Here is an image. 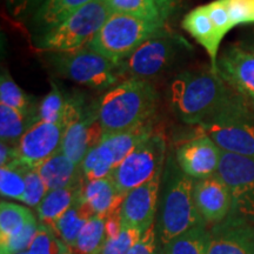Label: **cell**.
<instances>
[{"label":"cell","mask_w":254,"mask_h":254,"mask_svg":"<svg viewBox=\"0 0 254 254\" xmlns=\"http://www.w3.org/2000/svg\"><path fill=\"white\" fill-rule=\"evenodd\" d=\"M168 101L178 118L195 126L254 112L253 104L212 68L177 74L168 88Z\"/></svg>","instance_id":"cell-1"},{"label":"cell","mask_w":254,"mask_h":254,"mask_svg":"<svg viewBox=\"0 0 254 254\" xmlns=\"http://www.w3.org/2000/svg\"><path fill=\"white\" fill-rule=\"evenodd\" d=\"M158 105V93L147 80L127 79L109 88L98 104L104 134L132 129L150 123Z\"/></svg>","instance_id":"cell-2"},{"label":"cell","mask_w":254,"mask_h":254,"mask_svg":"<svg viewBox=\"0 0 254 254\" xmlns=\"http://www.w3.org/2000/svg\"><path fill=\"white\" fill-rule=\"evenodd\" d=\"M163 174L158 232L165 246L184 232L204 224V220L194 202L195 180L183 172L172 155L168 158Z\"/></svg>","instance_id":"cell-3"},{"label":"cell","mask_w":254,"mask_h":254,"mask_svg":"<svg viewBox=\"0 0 254 254\" xmlns=\"http://www.w3.org/2000/svg\"><path fill=\"white\" fill-rule=\"evenodd\" d=\"M186 47L190 49L182 36L164 27L118 64L120 81L127 79L148 81L159 77L172 67L177 59L185 53Z\"/></svg>","instance_id":"cell-4"},{"label":"cell","mask_w":254,"mask_h":254,"mask_svg":"<svg viewBox=\"0 0 254 254\" xmlns=\"http://www.w3.org/2000/svg\"><path fill=\"white\" fill-rule=\"evenodd\" d=\"M163 23L112 12L88 46L111 62L120 64L139 46L165 27Z\"/></svg>","instance_id":"cell-5"},{"label":"cell","mask_w":254,"mask_h":254,"mask_svg":"<svg viewBox=\"0 0 254 254\" xmlns=\"http://www.w3.org/2000/svg\"><path fill=\"white\" fill-rule=\"evenodd\" d=\"M111 13L105 0H93L63 23L38 37L37 47L46 53H58L87 46Z\"/></svg>","instance_id":"cell-6"},{"label":"cell","mask_w":254,"mask_h":254,"mask_svg":"<svg viewBox=\"0 0 254 254\" xmlns=\"http://www.w3.org/2000/svg\"><path fill=\"white\" fill-rule=\"evenodd\" d=\"M47 63L60 77L93 90H109L120 82L118 64L88 45L71 52L47 53Z\"/></svg>","instance_id":"cell-7"},{"label":"cell","mask_w":254,"mask_h":254,"mask_svg":"<svg viewBox=\"0 0 254 254\" xmlns=\"http://www.w3.org/2000/svg\"><path fill=\"white\" fill-rule=\"evenodd\" d=\"M165 153V138L153 132L113 170L111 178L117 190L126 195L132 190L151 180L155 174L164 170Z\"/></svg>","instance_id":"cell-8"},{"label":"cell","mask_w":254,"mask_h":254,"mask_svg":"<svg viewBox=\"0 0 254 254\" xmlns=\"http://www.w3.org/2000/svg\"><path fill=\"white\" fill-rule=\"evenodd\" d=\"M218 174L231 192V217L254 219V158L222 152Z\"/></svg>","instance_id":"cell-9"},{"label":"cell","mask_w":254,"mask_h":254,"mask_svg":"<svg viewBox=\"0 0 254 254\" xmlns=\"http://www.w3.org/2000/svg\"><path fill=\"white\" fill-rule=\"evenodd\" d=\"M222 152L254 158V112L196 126Z\"/></svg>","instance_id":"cell-10"},{"label":"cell","mask_w":254,"mask_h":254,"mask_svg":"<svg viewBox=\"0 0 254 254\" xmlns=\"http://www.w3.org/2000/svg\"><path fill=\"white\" fill-rule=\"evenodd\" d=\"M217 72L238 93L254 103V44H233L218 58Z\"/></svg>","instance_id":"cell-11"},{"label":"cell","mask_w":254,"mask_h":254,"mask_svg":"<svg viewBox=\"0 0 254 254\" xmlns=\"http://www.w3.org/2000/svg\"><path fill=\"white\" fill-rule=\"evenodd\" d=\"M65 129L59 124L41 120L33 124L18 142V161L31 168H37L60 151Z\"/></svg>","instance_id":"cell-12"},{"label":"cell","mask_w":254,"mask_h":254,"mask_svg":"<svg viewBox=\"0 0 254 254\" xmlns=\"http://www.w3.org/2000/svg\"><path fill=\"white\" fill-rule=\"evenodd\" d=\"M221 153L208 136L196 134L178 146L176 160L184 173L200 180L218 173Z\"/></svg>","instance_id":"cell-13"},{"label":"cell","mask_w":254,"mask_h":254,"mask_svg":"<svg viewBox=\"0 0 254 254\" xmlns=\"http://www.w3.org/2000/svg\"><path fill=\"white\" fill-rule=\"evenodd\" d=\"M163 172L164 170L147 183L127 193L122 206L123 227L138 228L145 232L154 224Z\"/></svg>","instance_id":"cell-14"},{"label":"cell","mask_w":254,"mask_h":254,"mask_svg":"<svg viewBox=\"0 0 254 254\" xmlns=\"http://www.w3.org/2000/svg\"><path fill=\"white\" fill-rule=\"evenodd\" d=\"M194 202L202 220L211 224L224 221L232 209L231 192L218 173L195 180Z\"/></svg>","instance_id":"cell-15"},{"label":"cell","mask_w":254,"mask_h":254,"mask_svg":"<svg viewBox=\"0 0 254 254\" xmlns=\"http://www.w3.org/2000/svg\"><path fill=\"white\" fill-rule=\"evenodd\" d=\"M103 135L98 109H94L65 129L60 151L75 165L81 166L88 152L100 144Z\"/></svg>","instance_id":"cell-16"},{"label":"cell","mask_w":254,"mask_h":254,"mask_svg":"<svg viewBox=\"0 0 254 254\" xmlns=\"http://www.w3.org/2000/svg\"><path fill=\"white\" fill-rule=\"evenodd\" d=\"M207 254H254V226L230 217L209 232Z\"/></svg>","instance_id":"cell-17"},{"label":"cell","mask_w":254,"mask_h":254,"mask_svg":"<svg viewBox=\"0 0 254 254\" xmlns=\"http://www.w3.org/2000/svg\"><path fill=\"white\" fill-rule=\"evenodd\" d=\"M152 133L153 129L150 122L127 131L104 134L100 144L97 146L98 152L100 157L114 170L123 163L127 155L135 150L136 146L147 139Z\"/></svg>","instance_id":"cell-18"},{"label":"cell","mask_w":254,"mask_h":254,"mask_svg":"<svg viewBox=\"0 0 254 254\" xmlns=\"http://www.w3.org/2000/svg\"><path fill=\"white\" fill-rule=\"evenodd\" d=\"M182 26L206 50L209 59H211V68L217 72L218 53L222 38L215 30L214 25L206 11L205 5L198 6L189 12L183 19Z\"/></svg>","instance_id":"cell-19"},{"label":"cell","mask_w":254,"mask_h":254,"mask_svg":"<svg viewBox=\"0 0 254 254\" xmlns=\"http://www.w3.org/2000/svg\"><path fill=\"white\" fill-rule=\"evenodd\" d=\"M125 196L117 190L111 177L85 182L82 189V198L91 206L94 214L103 219L120 213Z\"/></svg>","instance_id":"cell-20"},{"label":"cell","mask_w":254,"mask_h":254,"mask_svg":"<svg viewBox=\"0 0 254 254\" xmlns=\"http://www.w3.org/2000/svg\"><path fill=\"white\" fill-rule=\"evenodd\" d=\"M86 179L81 180L75 185L64 187V189L49 190L45 198L38 205L37 211L41 225L53 230L57 221L63 217L77 200L82 195Z\"/></svg>","instance_id":"cell-21"},{"label":"cell","mask_w":254,"mask_h":254,"mask_svg":"<svg viewBox=\"0 0 254 254\" xmlns=\"http://www.w3.org/2000/svg\"><path fill=\"white\" fill-rule=\"evenodd\" d=\"M37 170L49 190L75 185L85 179L81 167L69 160L62 151L40 164Z\"/></svg>","instance_id":"cell-22"},{"label":"cell","mask_w":254,"mask_h":254,"mask_svg":"<svg viewBox=\"0 0 254 254\" xmlns=\"http://www.w3.org/2000/svg\"><path fill=\"white\" fill-rule=\"evenodd\" d=\"M91 1L93 0H45L32 17V28L39 37Z\"/></svg>","instance_id":"cell-23"},{"label":"cell","mask_w":254,"mask_h":254,"mask_svg":"<svg viewBox=\"0 0 254 254\" xmlns=\"http://www.w3.org/2000/svg\"><path fill=\"white\" fill-rule=\"evenodd\" d=\"M94 212L90 205L85 201L82 195L73 204L71 208L57 221L53 232L60 241L72 250L75 245L79 233L85 224L94 217Z\"/></svg>","instance_id":"cell-24"},{"label":"cell","mask_w":254,"mask_h":254,"mask_svg":"<svg viewBox=\"0 0 254 254\" xmlns=\"http://www.w3.org/2000/svg\"><path fill=\"white\" fill-rule=\"evenodd\" d=\"M39 122L37 116L25 114L20 111L0 104V138L1 141L18 145L21 136L30 127Z\"/></svg>","instance_id":"cell-25"},{"label":"cell","mask_w":254,"mask_h":254,"mask_svg":"<svg viewBox=\"0 0 254 254\" xmlns=\"http://www.w3.org/2000/svg\"><path fill=\"white\" fill-rule=\"evenodd\" d=\"M209 232L205 225L190 228L164 246L163 254H207Z\"/></svg>","instance_id":"cell-26"},{"label":"cell","mask_w":254,"mask_h":254,"mask_svg":"<svg viewBox=\"0 0 254 254\" xmlns=\"http://www.w3.org/2000/svg\"><path fill=\"white\" fill-rule=\"evenodd\" d=\"M0 104H4L25 114L38 117L39 105L36 103L34 98L18 86L17 82L6 71L1 72V78H0Z\"/></svg>","instance_id":"cell-27"},{"label":"cell","mask_w":254,"mask_h":254,"mask_svg":"<svg viewBox=\"0 0 254 254\" xmlns=\"http://www.w3.org/2000/svg\"><path fill=\"white\" fill-rule=\"evenodd\" d=\"M28 167L15 160L14 163L1 166L0 168V193L5 198H11L23 201L26 190L25 174Z\"/></svg>","instance_id":"cell-28"},{"label":"cell","mask_w":254,"mask_h":254,"mask_svg":"<svg viewBox=\"0 0 254 254\" xmlns=\"http://www.w3.org/2000/svg\"><path fill=\"white\" fill-rule=\"evenodd\" d=\"M105 240V219L94 215L82 227L71 251L75 254H97Z\"/></svg>","instance_id":"cell-29"},{"label":"cell","mask_w":254,"mask_h":254,"mask_svg":"<svg viewBox=\"0 0 254 254\" xmlns=\"http://www.w3.org/2000/svg\"><path fill=\"white\" fill-rule=\"evenodd\" d=\"M34 219L28 208L2 200L0 204V239L9 237Z\"/></svg>","instance_id":"cell-30"},{"label":"cell","mask_w":254,"mask_h":254,"mask_svg":"<svg viewBox=\"0 0 254 254\" xmlns=\"http://www.w3.org/2000/svg\"><path fill=\"white\" fill-rule=\"evenodd\" d=\"M105 2L111 12L134 15L154 23L165 24L164 18L161 17L153 0H105Z\"/></svg>","instance_id":"cell-31"},{"label":"cell","mask_w":254,"mask_h":254,"mask_svg":"<svg viewBox=\"0 0 254 254\" xmlns=\"http://www.w3.org/2000/svg\"><path fill=\"white\" fill-rule=\"evenodd\" d=\"M36 219L27 222L20 230L4 239H0V253L1 254H18L28 249L36 237L38 231Z\"/></svg>","instance_id":"cell-32"},{"label":"cell","mask_w":254,"mask_h":254,"mask_svg":"<svg viewBox=\"0 0 254 254\" xmlns=\"http://www.w3.org/2000/svg\"><path fill=\"white\" fill-rule=\"evenodd\" d=\"M69 250L58 239L55 232L47 226L39 225L37 234L28 247V254H62Z\"/></svg>","instance_id":"cell-33"},{"label":"cell","mask_w":254,"mask_h":254,"mask_svg":"<svg viewBox=\"0 0 254 254\" xmlns=\"http://www.w3.org/2000/svg\"><path fill=\"white\" fill-rule=\"evenodd\" d=\"M144 232L138 228L123 227L119 237L113 240H106L97 254H127L133 246L141 239Z\"/></svg>","instance_id":"cell-34"},{"label":"cell","mask_w":254,"mask_h":254,"mask_svg":"<svg viewBox=\"0 0 254 254\" xmlns=\"http://www.w3.org/2000/svg\"><path fill=\"white\" fill-rule=\"evenodd\" d=\"M80 167L86 182L104 179V178L111 177V174L113 172V168L111 167V165L107 164L100 157L97 146L88 152Z\"/></svg>","instance_id":"cell-35"},{"label":"cell","mask_w":254,"mask_h":254,"mask_svg":"<svg viewBox=\"0 0 254 254\" xmlns=\"http://www.w3.org/2000/svg\"><path fill=\"white\" fill-rule=\"evenodd\" d=\"M25 183H26V190H25L23 202L31 207H38L41 200L45 198L49 190L37 168H28L25 174Z\"/></svg>","instance_id":"cell-36"},{"label":"cell","mask_w":254,"mask_h":254,"mask_svg":"<svg viewBox=\"0 0 254 254\" xmlns=\"http://www.w3.org/2000/svg\"><path fill=\"white\" fill-rule=\"evenodd\" d=\"M206 11L213 23L215 30L220 34V37L224 39V37L234 27L232 19L228 13L227 5L225 0H214L205 5Z\"/></svg>","instance_id":"cell-37"},{"label":"cell","mask_w":254,"mask_h":254,"mask_svg":"<svg viewBox=\"0 0 254 254\" xmlns=\"http://www.w3.org/2000/svg\"><path fill=\"white\" fill-rule=\"evenodd\" d=\"M234 27L254 23V0H225Z\"/></svg>","instance_id":"cell-38"},{"label":"cell","mask_w":254,"mask_h":254,"mask_svg":"<svg viewBox=\"0 0 254 254\" xmlns=\"http://www.w3.org/2000/svg\"><path fill=\"white\" fill-rule=\"evenodd\" d=\"M45 0H6L8 13L14 19H26L33 17Z\"/></svg>","instance_id":"cell-39"},{"label":"cell","mask_w":254,"mask_h":254,"mask_svg":"<svg viewBox=\"0 0 254 254\" xmlns=\"http://www.w3.org/2000/svg\"><path fill=\"white\" fill-rule=\"evenodd\" d=\"M127 254H159L157 245V232L153 224L142 234L141 239L132 247Z\"/></svg>","instance_id":"cell-40"},{"label":"cell","mask_w":254,"mask_h":254,"mask_svg":"<svg viewBox=\"0 0 254 254\" xmlns=\"http://www.w3.org/2000/svg\"><path fill=\"white\" fill-rule=\"evenodd\" d=\"M122 230V212L120 213L111 214L107 218H105V238H106V240L117 239Z\"/></svg>","instance_id":"cell-41"},{"label":"cell","mask_w":254,"mask_h":254,"mask_svg":"<svg viewBox=\"0 0 254 254\" xmlns=\"http://www.w3.org/2000/svg\"><path fill=\"white\" fill-rule=\"evenodd\" d=\"M179 1L180 0H153L155 6H157L159 12H160L161 17L164 18V20L171 14V12L173 11Z\"/></svg>","instance_id":"cell-42"},{"label":"cell","mask_w":254,"mask_h":254,"mask_svg":"<svg viewBox=\"0 0 254 254\" xmlns=\"http://www.w3.org/2000/svg\"><path fill=\"white\" fill-rule=\"evenodd\" d=\"M62 254H75V253H74V252H72L71 250H67V251H65V252L62 253Z\"/></svg>","instance_id":"cell-43"},{"label":"cell","mask_w":254,"mask_h":254,"mask_svg":"<svg viewBox=\"0 0 254 254\" xmlns=\"http://www.w3.org/2000/svg\"><path fill=\"white\" fill-rule=\"evenodd\" d=\"M18 254H28V252H21V253H18Z\"/></svg>","instance_id":"cell-44"},{"label":"cell","mask_w":254,"mask_h":254,"mask_svg":"<svg viewBox=\"0 0 254 254\" xmlns=\"http://www.w3.org/2000/svg\"><path fill=\"white\" fill-rule=\"evenodd\" d=\"M253 104V109H254V103H252Z\"/></svg>","instance_id":"cell-45"}]
</instances>
